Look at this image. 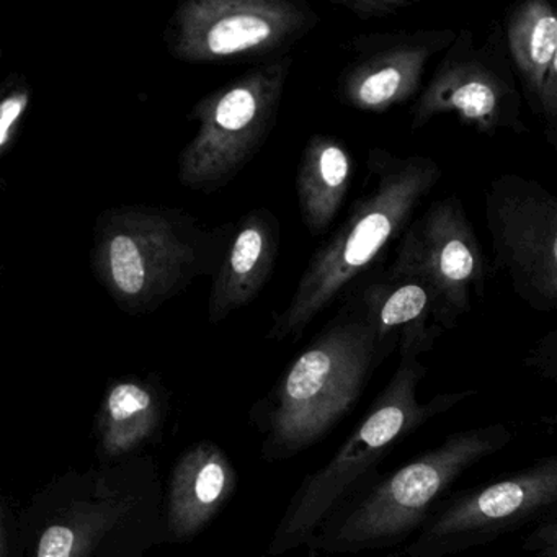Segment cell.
<instances>
[{
  "mask_svg": "<svg viewBox=\"0 0 557 557\" xmlns=\"http://www.w3.org/2000/svg\"><path fill=\"white\" fill-rule=\"evenodd\" d=\"M527 546L537 550L536 557H557V521L540 524L528 537Z\"/></svg>",
  "mask_w": 557,
  "mask_h": 557,
  "instance_id": "obj_24",
  "label": "cell"
},
{
  "mask_svg": "<svg viewBox=\"0 0 557 557\" xmlns=\"http://www.w3.org/2000/svg\"><path fill=\"white\" fill-rule=\"evenodd\" d=\"M149 407H151V396L139 384H116L109 396V412L115 429L128 426L135 420L141 419Z\"/></svg>",
  "mask_w": 557,
  "mask_h": 557,
  "instance_id": "obj_18",
  "label": "cell"
},
{
  "mask_svg": "<svg viewBox=\"0 0 557 557\" xmlns=\"http://www.w3.org/2000/svg\"><path fill=\"white\" fill-rule=\"evenodd\" d=\"M383 360L376 329L357 299L289 368L275 417L276 442L296 448L322 435L350 409Z\"/></svg>",
  "mask_w": 557,
  "mask_h": 557,
  "instance_id": "obj_5",
  "label": "cell"
},
{
  "mask_svg": "<svg viewBox=\"0 0 557 557\" xmlns=\"http://www.w3.org/2000/svg\"><path fill=\"white\" fill-rule=\"evenodd\" d=\"M358 301L376 329L384 358L396 348L399 357L420 358L458 324L435 289L413 276H384L367 286Z\"/></svg>",
  "mask_w": 557,
  "mask_h": 557,
  "instance_id": "obj_13",
  "label": "cell"
},
{
  "mask_svg": "<svg viewBox=\"0 0 557 557\" xmlns=\"http://www.w3.org/2000/svg\"><path fill=\"white\" fill-rule=\"evenodd\" d=\"M455 38L449 28L357 38L360 54L338 81L342 102L360 112L384 113L419 97L430 61Z\"/></svg>",
  "mask_w": 557,
  "mask_h": 557,
  "instance_id": "obj_12",
  "label": "cell"
},
{
  "mask_svg": "<svg viewBox=\"0 0 557 557\" xmlns=\"http://www.w3.org/2000/svg\"><path fill=\"white\" fill-rule=\"evenodd\" d=\"M384 276L429 283L456 322L471 312V293L484 292L485 260L458 197L435 201L409 224Z\"/></svg>",
  "mask_w": 557,
  "mask_h": 557,
  "instance_id": "obj_11",
  "label": "cell"
},
{
  "mask_svg": "<svg viewBox=\"0 0 557 557\" xmlns=\"http://www.w3.org/2000/svg\"><path fill=\"white\" fill-rule=\"evenodd\" d=\"M292 64L273 58L195 103L197 133L178 156L184 187L213 194L252 161L275 126Z\"/></svg>",
  "mask_w": 557,
  "mask_h": 557,
  "instance_id": "obj_4",
  "label": "cell"
},
{
  "mask_svg": "<svg viewBox=\"0 0 557 557\" xmlns=\"http://www.w3.org/2000/svg\"><path fill=\"white\" fill-rule=\"evenodd\" d=\"M30 87L24 81H9L0 102V154L14 148L22 120L30 106Z\"/></svg>",
  "mask_w": 557,
  "mask_h": 557,
  "instance_id": "obj_17",
  "label": "cell"
},
{
  "mask_svg": "<svg viewBox=\"0 0 557 557\" xmlns=\"http://www.w3.org/2000/svg\"><path fill=\"white\" fill-rule=\"evenodd\" d=\"M335 4L350 11L360 21L399 15L413 5V0H335Z\"/></svg>",
  "mask_w": 557,
  "mask_h": 557,
  "instance_id": "obj_20",
  "label": "cell"
},
{
  "mask_svg": "<svg viewBox=\"0 0 557 557\" xmlns=\"http://www.w3.org/2000/svg\"><path fill=\"white\" fill-rule=\"evenodd\" d=\"M227 237L175 208H110L97 218L90 267L122 311L149 314L214 272Z\"/></svg>",
  "mask_w": 557,
  "mask_h": 557,
  "instance_id": "obj_2",
  "label": "cell"
},
{
  "mask_svg": "<svg viewBox=\"0 0 557 557\" xmlns=\"http://www.w3.org/2000/svg\"><path fill=\"white\" fill-rule=\"evenodd\" d=\"M505 51L495 38L479 45L471 30L456 34L413 103L410 129L419 132L451 113L485 135L527 132L517 77Z\"/></svg>",
  "mask_w": 557,
  "mask_h": 557,
  "instance_id": "obj_10",
  "label": "cell"
},
{
  "mask_svg": "<svg viewBox=\"0 0 557 557\" xmlns=\"http://www.w3.org/2000/svg\"><path fill=\"white\" fill-rule=\"evenodd\" d=\"M318 24L292 0H187L175 9L165 44L185 63L260 58L288 50Z\"/></svg>",
  "mask_w": 557,
  "mask_h": 557,
  "instance_id": "obj_7",
  "label": "cell"
},
{
  "mask_svg": "<svg viewBox=\"0 0 557 557\" xmlns=\"http://www.w3.org/2000/svg\"><path fill=\"white\" fill-rule=\"evenodd\" d=\"M350 152L338 139L314 135L305 146L296 174V195L302 223L321 236L334 223L350 188Z\"/></svg>",
  "mask_w": 557,
  "mask_h": 557,
  "instance_id": "obj_15",
  "label": "cell"
},
{
  "mask_svg": "<svg viewBox=\"0 0 557 557\" xmlns=\"http://www.w3.org/2000/svg\"><path fill=\"white\" fill-rule=\"evenodd\" d=\"M280 239L278 220L265 208L239 220L213 272L208 299V318L213 324L249 305L262 292L275 270Z\"/></svg>",
  "mask_w": 557,
  "mask_h": 557,
  "instance_id": "obj_14",
  "label": "cell"
},
{
  "mask_svg": "<svg viewBox=\"0 0 557 557\" xmlns=\"http://www.w3.org/2000/svg\"><path fill=\"white\" fill-rule=\"evenodd\" d=\"M226 472L218 461H208L198 472L195 481V497L201 505H213L223 495Z\"/></svg>",
  "mask_w": 557,
  "mask_h": 557,
  "instance_id": "obj_21",
  "label": "cell"
},
{
  "mask_svg": "<svg viewBox=\"0 0 557 557\" xmlns=\"http://www.w3.org/2000/svg\"><path fill=\"white\" fill-rule=\"evenodd\" d=\"M505 48L531 109L540 115L547 73L557 54V2L524 0L508 12Z\"/></svg>",
  "mask_w": 557,
  "mask_h": 557,
  "instance_id": "obj_16",
  "label": "cell"
},
{
  "mask_svg": "<svg viewBox=\"0 0 557 557\" xmlns=\"http://www.w3.org/2000/svg\"><path fill=\"white\" fill-rule=\"evenodd\" d=\"M74 534L70 528H48L38 546V557H71L73 556Z\"/></svg>",
  "mask_w": 557,
  "mask_h": 557,
  "instance_id": "obj_23",
  "label": "cell"
},
{
  "mask_svg": "<svg viewBox=\"0 0 557 557\" xmlns=\"http://www.w3.org/2000/svg\"><path fill=\"white\" fill-rule=\"evenodd\" d=\"M557 508V455L440 505L403 557H446L492 543Z\"/></svg>",
  "mask_w": 557,
  "mask_h": 557,
  "instance_id": "obj_9",
  "label": "cell"
},
{
  "mask_svg": "<svg viewBox=\"0 0 557 557\" xmlns=\"http://www.w3.org/2000/svg\"><path fill=\"white\" fill-rule=\"evenodd\" d=\"M484 208L495 269L534 311L557 309V195L504 174L487 185Z\"/></svg>",
  "mask_w": 557,
  "mask_h": 557,
  "instance_id": "obj_8",
  "label": "cell"
},
{
  "mask_svg": "<svg viewBox=\"0 0 557 557\" xmlns=\"http://www.w3.org/2000/svg\"><path fill=\"white\" fill-rule=\"evenodd\" d=\"M550 145H553L554 149H556V151H557V141L556 143H550Z\"/></svg>",
  "mask_w": 557,
  "mask_h": 557,
  "instance_id": "obj_25",
  "label": "cell"
},
{
  "mask_svg": "<svg viewBox=\"0 0 557 557\" xmlns=\"http://www.w3.org/2000/svg\"><path fill=\"white\" fill-rule=\"evenodd\" d=\"M523 364L543 380L557 381V327L546 332L530 348Z\"/></svg>",
  "mask_w": 557,
  "mask_h": 557,
  "instance_id": "obj_19",
  "label": "cell"
},
{
  "mask_svg": "<svg viewBox=\"0 0 557 557\" xmlns=\"http://www.w3.org/2000/svg\"><path fill=\"white\" fill-rule=\"evenodd\" d=\"M425 374L426 368L420 358L400 357L393 377L374 400L370 413L327 468L308 485L285 528V543L311 530L348 487L373 469L400 440L475 394V391L443 393L422 403L419 387Z\"/></svg>",
  "mask_w": 557,
  "mask_h": 557,
  "instance_id": "obj_6",
  "label": "cell"
},
{
  "mask_svg": "<svg viewBox=\"0 0 557 557\" xmlns=\"http://www.w3.org/2000/svg\"><path fill=\"white\" fill-rule=\"evenodd\" d=\"M540 115L546 122V138L549 143L557 141V54L547 73L544 83L543 97H541Z\"/></svg>",
  "mask_w": 557,
  "mask_h": 557,
  "instance_id": "obj_22",
  "label": "cell"
},
{
  "mask_svg": "<svg viewBox=\"0 0 557 557\" xmlns=\"http://www.w3.org/2000/svg\"><path fill=\"white\" fill-rule=\"evenodd\" d=\"M370 190L358 198L334 236L309 260L285 311L270 337L301 334L361 273L367 272L391 240L403 236L413 213L442 181V169L426 156H397L371 149Z\"/></svg>",
  "mask_w": 557,
  "mask_h": 557,
  "instance_id": "obj_1",
  "label": "cell"
},
{
  "mask_svg": "<svg viewBox=\"0 0 557 557\" xmlns=\"http://www.w3.org/2000/svg\"><path fill=\"white\" fill-rule=\"evenodd\" d=\"M513 440L504 423L472 426L387 475L350 511L334 536L337 549L383 547L419 533L443 495L469 469Z\"/></svg>",
  "mask_w": 557,
  "mask_h": 557,
  "instance_id": "obj_3",
  "label": "cell"
}]
</instances>
